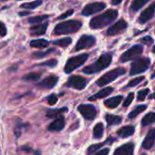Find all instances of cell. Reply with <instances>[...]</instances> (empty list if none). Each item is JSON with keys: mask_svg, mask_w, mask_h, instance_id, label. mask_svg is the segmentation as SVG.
Instances as JSON below:
<instances>
[{"mask_svg": "<svg viewBox=\"0 0 155 155\" xmlns=\"http://www.w3.org/2000/svg\"><path fill=\"white\" fill-rule=\"evenodd\" d=\"M118 16L117 10L108 9L101 15L92 18L89 23V27L92 29H100L109 25L115 21Z\"/></svg>", "mask_w": 155, "mask_h": 155, "instance_id": "1", "label": "cell"}, {"mask_svg": "<svg viewBox=\"0 0 155 155\" xmlns=\"http://www.w3.org/2000/svg\"><path fill=\"white\" fill-rule=\"evenodd\" d=\"M112 61V54L110 53L102 54L95 63L92 64L83 69V72L86 74H93L100 72L102 70L107 68Z\"/></svg>", "mask_w": 155, "mask_h": 155, "instance_id": "2", "label": "cell"}, {"mask_svg": "<svg viewBox=\"0 0 155 155\" xmlns=\"http://www.w3.org/2000/svg\"><path fill=\"white\" fill-rule=\"evenodd\" d=\"M82 22L77 20H69V21H64L57 24L54 28L53 33L56 36L64 34H69V33H76L81 28Z\"/></svg>", "mask_w": 155, "mask_h": 155, "instance_id": "3", "label": "cell"}, {"mask_svg": "<svg viewBox=\"0 0 155 155\" xmlns=\"http://www.w3.org/2000/svg\"><path fill=\"white\" fill-rule=\"evenodd\" d=\"M126 73H127V71H126V69H124V68H115V69L111 70L110 71H109V72L104 74L102 77H100V78L96 81V84L98 85V86H100V87H102V86H105V85L114 81L116 79H117L118 77H120V76L124 75Z\"/></svg>", "mask_w": 155, "mask_h": 155, "instance_id": "4", "label": "cell"}, {"mask_svg": "<svg viewBox=\"0 0 155 155\" xmlns=\"http://www.w3.org/2000/svg\"><path fill=\"white\" fill-rule=\"evenodd\" d=\"M88 57H89L88 54H81L69 58L65 64L64 69V72L66 74L72 73L76 69L82 66L87 61Z\"/></svg>", "mask_w": 155, "mask_h": 155, "instance_id": "5", "label": "cell"}, {"mask_svg": "<svg viewBox=\"0 0 155 155\" xmlns=\"http://www.w3.org/2000/svg\"><path fill=\"white\" fill-rule=\"evenodd\" d=\"M150 63H151V61L148 58L136 59L131 64L130 75L133 76L145 72L149 68Z\"/></svg>", "mask_w": 155, "mask_h": 155, "instance_id": "6", "label": "cell"}, {"mask_svg": "<svg viewBox=\"0 0 155 155\" xmlns=\"http://www.w3.org/2000/svg\"><path fill=\"white\" fill-rule=\"evenodd\" d=\"M143 51V46L141 45H135L126 51L124 54L121 55L120 61L121 62H127L129 61H132L136 59V58L141 55Z\"/></svg>", "mask_w": 155, "mask_h": 155, "instance_id": "7", "label": "cell"}, {"mask_svg": "<svg viewBox=\"0 0 155 155\" xmlns=\"http://www.w3.org/2000/svg\"><path fill=\"white\" fill-rule=\"evenodd\" d=\"M96 42V39L93 36L84 34L79 39L75 45V51L86 49L93 46Z\"/></svg>", "mask_w": 155, "mask_h": 155, "instance_id": "8", "label": "cell"}, {"mask_svg": "<svg viewBox=\"0 0 155 155\" xmlns=\"http://www.w3.org/2000/svg\"><path fill=\"white\" fill-rule=\"evenodd\" d=\"M66 86L77 90H83L86 86V80L81 76H71L66 83Z\"/></svg>", "mask_w": 155, "mask_h": 155, "instance_id": "9", "label": "cell"}, {"mask_svg": "<svg viewBox=\"0 0 155 155\" xmlns=\"http://www.w3.org/2000/svg\"><path fill=\"white\" fill-rule=\"evenodd\" d=\"M77 109L82 116L88 120H92L96 117V109L92 104H80Z\"/></svg>", "mask_w": 155, "mask_h": 155, "instance_id": "10", "label": "cell"}, {"mask_svg": "<svg viewBox=\"0 0 155 155\" xmlns=\"http://www.w3.org/2000/svg\"><path fill=\"white\" fill-rule=\"evenodd\" d=\"M106 8V4L104 2H93L88 4L83 8L82 11V15L83 16H89L104 10Z\"/></svg>", "mask_w": 155, "mask_h": 155, "instance_id": "11", "label": "cell"}, {"mask_svg": "<svg viewBox=\"0 0 155 155\" xmlns=\"http://www.w3.org/2000/svg\"><path fill=\"white\" fill-rule=\"evenodd\" d=\"M128 24L124 19H120L107 30V34L108 36H115L122 33L127 30Z\"/></svg>", "mask_w": 155, "mask_h": 155, "instance_id": "12", "label": "cell"}, {"mask_svg": "<svg viewBox=\"0 0 155 155\" xmlns=\"http://www.w3.org/2000/svg\"><path fill=\"white\" fill-rule=\"evenodd\" d=\"M155 12V2H153L151 5L148 6L145 10H144L143 12L141 13L140 16L139 18V22L141 24H144L145 23H146L147 21H148L149 20H151L153 18Z\"/></svg>", "mask_w": 155, "mask_h": 155, "instance_id": "13", "label": "cell"}, {"mask_svg": "<svg viewBox=\"0 0 155 155\" xmlns=\"http://www.w3.org/2000/svg\"><path fill=\"white\" fill-rule=\"evenodd\" d=\"M58 81V77L57 76H49L38 83L37 86L42 89H51L57 84Z\"/></svg>", "mask_w": 155, "mask_h": 155, "instance_id": "14", "label": "cell"}, {"mask_svg": "<svg viewBox=\"0 0 155 155\" xmlns=\"http://www.w3.org/2000/svg\"><path fill=\"white\" fill-rule=\"evenodd\" d=\"M134 144L127 143L117 148L114 155H133Z\"/></svg>", "mask_w": 155, "mask_h": 155, "instance_id": "15", "label": "cell"}, {"mask_svg": "<svg viewBox=\"0 0 155 155\" xmlns=\"http://www.w3.org/2000/svg\"><path fill=\"white\" fill-rule=\"evenodd\" d=\"M155 142V128L151 129L147 134L146 137L142 142V148L145 149H151L154 145Z\"/></svg>", "mask_w": 155, "mask_h": 155, "instance_id": "16", "label": "cell"}, {"mask_svg": "<svg viewBox=\"0 0 155 155\" xmlns=\"http://www.w3.org/2000/svg\"><path fill=\"white\" fill-rule=\"evenodd\" d=\"M65 127V120L64 117H58L48 126V131H61Z\"/></svg>", "mask_w": 155, "mask_h": 155, "instance_id": "17", "label": "cell"}, {"mask_svg": "<svg viewBox=\"0 0 155 155\" xmlns=\"http://www.w3.org/2000/svg\"><path fill=\"white\" fill-rule=\"evenodd\" d=\"M47 27H48V23L47 22L33 26V27H30V35L33 36H36L45 34L47 30Z\"/></svg>", "mask_w": 155, "mask_h": 155, "instance_id": "18", "label": "cell"}, {"mask_svg": "<svg viewBox=\"0 0 155 155\" xmlns=\"http://www.w3.org/2000/svg\"><path fill=\"white\" fill-rule=\"evenodd\" d=\"M123 98H124L123 95H117V96L112 97V98L106 99L105 101H104V104L107 108H116V107H118L119 104H120Z\"/></svg>", "mask_w": 155, "mask_h": 155, "instance_id": "19", "label": "cell"}, {"mask_svg": "<svg viewBox=\"0 0 155 155\" xmlns=\"http://www.w3.org/2000/svg\"><path fill=\"white\" fill-rule=\"evenodd\" d=\"M113 91H114L113 87L104 88L103 89H101L98 92H97V93L94 94L93 95L89 97L88 99H89V101H95V100L99 99V98H104V97L107 96V95H109L110 94H111L112 92H113Z\"/></svg>", "mask_w": 155, "mask_h": 155, "instance_id": "20", "label": "cell"}, {"mask_svg": "<svg viewBox=\"0 0 155 155\" xmlns=\"http://www.w3.org/2000/svg\"><path fill=\"white\" fill-rule=\"evenodd\" d=\"M135 133V127L133 126H126V127H122L120 129L117 131V134L118 136L123 138V139H126L130 136H133Z\"/></svg>", "mask_w": 155, "mask_h": 155, "instance_id": "21", "label": "cell"}, {"mask_svg": "<svg viewBox=\"0 0 155 155\" xmlns=\"http://www.w3.org/2000/svg\"><path fill=\"white\" fill-rule=\"evenodd\" d=\"M114 141V139H112L111 137L108 138L107 140L105 141L104 142H101V143H98V144H95V145H92L91 146H89L87 149V154L90 155L94 154V153L96 152L99 148H101L103 145H106L107 143H112V142Z\"/></svg>", "mask_w": 155, "mask_h": 155, "instance_id": "22", "label": "cell"}, {"mask_svg": "<svg viewBox=\"0 0 155 155\" xmlns=\"http://www.w3.org/2000/svg\"><path fill=\"white\" fill-rule=\"evenodd\" d=\"M30 45L33 48H45L49 45V42L45 39H38L30 41Z\"/></svg>", "mask_w": 155, "mask_h": 155, "instance_id": "23", "label": "cell"}, {"mask_svg": "<svg viewBox=\"0 0 155 155\" xmlns=\"http://www.w3.org/2000/svg\"><path fill=\"white\" fill-rule=\"evenodd\" d=\"M68 107H62V108L59 109H49V110H47L46 117L48 118L57 117H58L59 115L61 114L68 112Z\"/></svg>", "mask_w": 155, "mask_h": 155, "instance_id": "24", "label": "cell"}, {"mask_svg": "<svg viewBox=\"0 0 155 155\" xmlns=\"http://www.w3.org/2000/svg\"><path fill=\"white\" fill-rule=\"evenodd\" d=\"M105 120L107 124V126L119 125L122 122V117L117 116V115L107 114L105 116Z\"/></svg>", "mask_w": 155, "mask_h": 155, "instance_id": "25", "label": "cell"}, {"mask_svg": "<svg viewBox=\"0 0 155 155\" xmlns=\"http://www.w3.org/2000/svg\"><path fill=\"white\" fill-rule=\"evenodd\" d=\"M155 123V112H149L142 120V125L147 127Z\"/></svg>", "mask_w": 155, "mask_h": 155, "instance_id": "26", "label": "cell"}, {"mask_svg": "<svg viewBox=\"0 0 155 155\" xmlns=\"http://www.w3.org/2000/svg\"><path fill=\"white\" fill-rule=\"evenodd\" d=\"M150 0H133L130 5V10L134 12H138Z\"/></svg>", "mask_w": 155, "mask_h": 155, "instance_id": "27", "label": "cell"}, {"mask_svg": "<svg viewBox=\"0 0 155 155\" xmlns=\"http://www.w3.org/2000/svg\"><path fill=\"white\" fill-rule=\"evenodd\" d=\"M103 133H104V126L101 123H98L93 129V137L97 139H101L103 136Z\"/></svg>", "mask_w": 155, "mask_h": 155, "instance_id": "28", "label": "cell"}, {"mask_svg": "<svg viewBox=\"0 0 155 155\" xmlns=\"http://www.w3.org/2000/svg\"><path fill=\"white\" fill-rule=\"evenodd\" d=\"M72 42V39L71 37H64L61 38V39H56V40L53 41V44L58 46L63 47V48H66L68 45H70Z\"/></svg>", "mask_w": 155, "mask_h": 155, "instance_id": "29", "label": "cell"}, {"mask_svg": "<svg viewBox=\"0 0 155 155\" xmlns=\"http://www.w3.org/2000/svg\"><path fill=\"white\" fill-rule=\"evenodd\" d=\"M42 4V0H36V1H33L31 2H25L24 4L21 5L20 7L21 8H25V9H34L36 8L39 7Z\"/></svg>", "mask_w": 155, "mask_h": 155, "instance_id": "30", "label": "cell"}, {"mask_svg": "<svg viewBox=\"0 0 155 155\" xmlns=\"http://www.w3.org/2000/svg\"><path fill=\"white\" fill-rule=\"evenodd\" d=\"M147 105L145 104H142V105H139L136 107L133 110H132L130 114H129V118L130 119H133V118L136 117L139 114H141L142 112H143L144 110H146Z\"/></svg>", "mask_w": 155, "mask_h": 155, "instance_id": "31", "label": "cell"}, {"mask_svg": "<svg viewBox=\"0 0 155 155\" xmlns=\"http://www.w3.org/2000/svg\"><path fill=\"white\" fill-rule=\"evenodd\" d=\"M40 74L38 73H30L28 74H26L23 77V80L26 81H36L40 78Z\"/></svg>", "mask_w": 155, "mask_h": 155, "instance_id": "32", "label": "cell"}, {"mask_svg": "<svg viewBox=\"0 0 155 155\" xmlns=\"http://www.w3.org/2000/svg\"><path fill=\"white\" fill-rule=\"evenodd\" d=\"M49 18V15H40V16H36V17H33V18H30L28 19V22L31 23V24H35V23H40L42 21H45V20L48 19Z\"/></svg>", "mask_w": 155, "mask_h": 155, "instance_id": "33", "label": "cell"}, {"mask_svg": "<svg viewBox=\"0 0 155 155\" xmlns=\"http://www.w3.org/2000/svg\"><path fill=\"white\" fill-rule=\"evenodd\" d=\"M58 64V61L56 60V59L54 58H52V59H50V60H48L46 61L45 62H42V63H40L39 64H37V66L39 67H48V68H54V67L57 66Z\"/></svg>", "mask_w": 155, "mask_h": 155, "instance_id": "34", "label": "cell"}, {"mask_svg": "<svg viewBox=\"0 0 155 155\" xmlns=\"http://www.w3.org/2000/svg\"><path fill=\"white\" fill-rule=\"evenodd\" d=\"M54 51L53 48H50V49L46 50V51H36V52H33V57L36 58H42L45 57L48 54H51V52Z\"/></svg>", "mask_w": 155, "mask_h": 155, "instance_id": "35", "label": "cell"}, {"mask_svg": "<svg viewBox=\"0 0 155 155\" xmlns=\"http://www.w3.org/2000/svg\"><path fill=\"white\" fill-rule=\"evenodd\" d=\"M150 92V89L148 88L147 89H144L142 90H140L139 92H138V95H137V100L138 101H144L146 98L147 95H148Z\"/></svg>", "mask_w": 155, "mask_h": 155, "instance_id": "36", "label": "cell"}, {"mask_svg": "<svg viewBox=\"0 0 155 155\" xmlns=\"http://www.w3.org/2000/svg\"><path fill=\"white\" fill-rule=\"evenodd\" d=\"M144 80H145V77H136V78L133 79V80H130V81L129 82L127 87H134V86H136L137 85H139V83H142Z\"/></svg>", "mask_w": 155, "mask_h": 155, "instance_id": "37", "label": "cell"}, {"mask_svg": "<svg viewBox=\"0 0 155 155\" xmlns=\"http://www.w3.org/2000/svg\"><path fill=\"white\" fill-rule=\"evenodd\" d=\"M25 124H21V121H18V124H16V127H15V133L17 137H19L21 136V130L23 129H24L25 127Z\"/></svg>", "mask_w": 155, "mask_h": 155, "instance_id": "38", "label": "cell"}, {"mask_svg": "<svg viewBox=\"0 0 155 155\" xmlns=\"http://www.w3.org/2000/svg\"><path fill=\"white\" fill-rule=\"evenodd\" d=\"M134 95H135L133 92H130V93L129 94L128 96H127V98H126L123 106H124V107H128V106H130V104H131V103L133 102V99H134Z\"/></svg>", "mask_w": 155, "mask_h": 155, "instance_id": "39", "label": "cell"}, {"mask_svg": "<svg viewBox=\"0 0 155 155\" xmlns=\"http://www.w3.org/2000/svg\"><path fill=\"white\" fill-rule=\"evenodd\" d=\"M57 101H58V97L55 94H51V95H50L49 96H48V103L49 105L51 106L54 105V104L57 103Z\"/></svg>", "mask_w": 155, "mask_h": 155, "instance_id": "40", "label": "cell"}, {"mask_svg": "<svg viewBox=\"0 0 155 155\" xmlns=\"http://www.w3.org/2000/svg\"><path fill=\"white\" fill-rule=\"evenodd\" d=\"M140 41L142 42V43L145 44V45H151V44L153 43V42H154V39H153L150 36H144L143 38H142V39H140Z\"/></svg>", "mask_w": 155, "mask_h": 155, "instance_id": "41", "label": "cell"}, {"mask_svg": "<svg viewBox=\"0 0 155 155\" xmlns=\"http://www.w3.org/2000/svg\"><path fill=\"white\" fill-rule=\"evenodd\" d=\"M74 11L73 10V9H71V10H69V11H67L66 12H64V13L62 14L61 15H60V16L57 18V20L65 19V18H67L68 17H70L71 15H72L73 14H74Z\"/></svg>", "mask_w": 155, "mask_h": 155, "instance_id": "42", "label": "cell"}, {"mask_svg": "<svg viewBox=\"0 0 155 155\" xmlns=\"http://www.w3.org/2000/svg\"><path fill=\"white\" fill-rule=\"evenodd\" d=\"M0 25H1V27H0V29H1V30H0V33H1V36H5L6 35V33H7V29H6L5 25L4 23L3 22H1Z\"/></svg>", "mask_w": 155, "mask_h": 155, "instance_id": "43", "label": "cell"}, {"mask_svg": "<svg viewBox=\"0 0 155 155\" xmlns=\"http://www.w3.org/2000/svg\"><path fill=\"white\" fill-rule=\"evenodd\" d=\"M109 151H110V149L106 148H104V149L101 150V151H98L97 153H95V155H108Z\"/></svg>", "mask_w": 155, "mask_h": 155, "instance_id": "44", "label": "cell"}, {"mask_svg": "<svg viewBox=\"0 0 155 155\" xmlns=\"http://www.w3.org/2000/svg\"><path fill=\"white\" fill-rule=\"evenodd\" d=\"M30 14H31V12H20L19 15L21 17H24V16H27V15H30Z\"/></svg>", "mask_w": 155, "mask_h": 155, "instance_id": "45", "label": "cell"}, {"mask_svg": "<svg viewBox=\"0 0 155 155\" xmlns=\"http://www.w3.org/2000/svg\"><path fill=\"white\" fill-rule=\"evenodd\" d=\"M21 149L24 151H27V152H30V151H32L31 148H30V147H27V146H23L22 148H21Z\"/></svg>", "mask_w": 155, "mask_h": 155, "instance_id": "46", "label": "cell"}, {"mask_svg": "<svg viewBox=\"0 0 155 155\" xmlns=\"http://www.w3.org/2000/svg\"><path fill=\"white\" fill-rule=\"evenodd\" d=\"M122 1L123 0H111V4L113 5H119Z\"/></svg>", "mask_w": 155, "mask_h": 155, "instance_id": "47", "label": "cell"}, {"mask_svg": "<svg viewBox=\"0 0 155 155\" xmlns=\"http://www.w3.org/2000/svg\"><path fill=\"white\" fill-rule=\"evenodd\" d=\"M149 99H155V92L149 96Z\"/></svg>", "mask_w": 155, "mask_h": 155, "instance_id": "48", "label": "cell"}, {"mask_svg": "<svg viewBox=\"0 0 155 155\" xmlns=\"http://www.w3.org/2000/svg\"><path fill=\"white\" fill-rule=\"evenodd\" d=\"M34 155H42V154H41L40 151H34Z\"/></svg>", "mask_w": 155, "mask_h": 155, "instance_id": "49", "label": "cell"}, {"mask_svg": "<svg viewBox=\"0 0 155 155\" xmlns=\"http://www.w3.org/2000/svg\"><path fill=\"white\" fill-rule=\"evenodd\" d=\"M154 77H155V72L154 73V74H152V75H151V79H153V78H154Z\"/></svg>", "mask_w": 155, "mask_h": 155, "instance_id": "50", "label": "cell"}, {"mask_svg": "<svg viewBox=\"0 0 155 155\" xmlns=\"http://www.w3.org/2000/svg\"><path fill=\"white\" fill-rule=\"evenodd\" d=\"M152 51H153V52H154V54H155V45H154V47H153V48H152Z\"/></svg>", "mask_w": 155, "mask_h": 155, "instance_id": "51", "label": "cell"}, {"mask_svg": "<svg viewBox=\"0 0 155 155\" xmlns=\"http://www.w3.org/2000/svg\"><path fill=\"white\" fill-rule=\"evenodd\" d=\"M17 1H22V0H17Z\"/></svg>", "mask_w": 155, "mask_h": 155, "instance_id": "52", "label": "cell"}, {"mask_svg": "<svg viewBox=\"0 0 155 155\" xmlns=\"http://www.w3.org/2000/svg\"><path fill=\"white\" fill-rule=\"evenodd\" d=\"M142 155H146L145 154H142Z\"/></svg>", "mask_w": 155, "mask_h": 155, "instance_id": "53", "label": "cell"}]
</instances>
